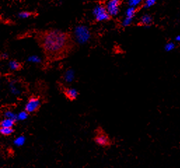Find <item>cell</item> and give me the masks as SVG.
Instances as JSON below:
<instances>
[{
  "label": "cell",
  "instance_id": "obj_7",
  "mask_svg": "<svg viewBox=\"0 0 180 168\" xmlns=\"http://www.w3.org/2000/svg\"><path fill=\"white\" fill-rule=\"evenodd\" d=\"M64 94L66 96V97L69 100H74L77 98L79 93L76 89L72 88H65L64 90Z\"/></svg>",
  "mask_w": 180,
  "mask_h": 168
},
{
  "label": "cell",
  "instance_id": "obj_15",
  "mask_svg": "<svg viewBox=\"0 0 180 168\" xmlns=\"http://www.w3.org/2000/svg\"><path fill=\"white\" fill-rule=\"evenodd\" d=\"M156 4V1H155V0H147V1H144V2H142V7L144 8H150L152 7V6H154V5H155Z\"/></svg>",
  "mask_w": 180,
  "mask_h": 168
},
{
  "label": "cell",
  "instance_id": "obj_5",
  "mask_svg": "<svg viewBox=\"0 0 180 168\" xmlns=\"http://www.w3.org/2000/svg\"><path fill=\"white\" fill-rule=\"evenodd\" d=\"M122 1L119 0H110L105 4L108 14L111 17L116 16L120 12V6Z\"/></svg>",
  "mask_w": 180,
  "mask_h": 168
},
{
  "label": "cell",
  "instance_id": "obj_16",
  "mask_svg": "<svg viewBox=\"0 0 180 168\" xmlns=\"http://www.w3.org/2000/svg\"><path fill=\"white\" fill-rule=\"evenodd\" d=\"M13 132V130L12 128H0V133L3 135H10L12 134Z\"/></svg>",
  "mask_w": 180,
  "mask_h": 168
},
{
  "label": "cell",
  "instance_id": "obj_18",
  "mask_svg": "<svg viewBox=\"0 0 180 168\" xmlns=\"http://www.w3.org/2000/svg\"><path fill=\"white\" fill-rule=\"evenodd\" d=\"M132 20H133V18L125 17V18H124V20L122 21L121 25L123 27H124V28H125V27H128L129 25H130L132 24Z\"/></svg>",
  "mask_w": 180,
  "mask_h": 168
},
{
  "label": "cell",
  "instance_id": "obj_11",
  "mask_svg": "<svg viewBox=\"0 0 180 168\" xmlns=\"http://www.w3.org/2000/svg\"><path fill=\"white\" fill-rule=\"evenodd\" d=\"M74 79V73L72 70H68L64 75V79L66 82H72Z\"/></svg>",
  "mask_w": 180,
  "mask_h": 168
},
{
  "label": "cell",
  "instance_id": "obj_9",
  "mask_svg": "<svg viewBox=\"0 0 180 168\" xmlns=\"http://www.w3.org/2000/svg\"><path fill=\"white\" fill-rule=\"evenodd\" d=\"M140 8H134V7H128L125 11V16L128 17V18H133V17L135 16L137 11L140 10Z\"/></svg>",
  "mask_w": 180,
  "mask_h": 168
},
{
  "label": "cell",
  "instance_id": "obj_25",
  "mask_svg": "<svg viewBox=\"0 0 180 168\" xmlns=\"http://www.w3.org/2000/svg\"><path fill=\"white\" fill-rule=\"evenodd\" d=\"M2 56H3V57H6V54H4V55H2Z\"/></svg>",
  "mask_w": 180,
  "mask_h": 168
},
{
  "label": "cell",
  "instance_id": "obj_20",
  "mask_svg": "<svg viewBox=\"0 0 180 168\" xmlns=\"http://www.w3.org/2000/svg\"><path fill=\"white\" fill-rule=\"evenodd\" d=\"M174 48H175V44L172 43V42H169V43H167L165 45V50L166 51H171Z\"/></svg>",
  "mask_w": 180,
  "mask_h": 168
},
{
  "label": "cell",
  "instance_id": "obj_13",
  "mask_svg": "<svg viewBox=\"0 0 180 168\" xmlns=\"http://www.w3.org/2000/svg\"><path fill=\"white\" fill-rule=\"evenodd\" d=\"M9 68L11 70H18L20 68V64L19 62L15 60H12L9 62Z\"/></svg>",
  "mask_w": 180,
  "mask_h": 168
},
{
  "label": "cell",
  "instance_id": "obj_14",
  "mask_svg": "<svg viewBox=\"0 0 180 168\" xmlns=\"http://www.w3.org/2000/svg\"><path fill=\"white\" fill-rule=\"evenodd\" d=\"M25 138L23 136H20L17 137L16 140H14V144L15 145H16L17 147H20V146L23 145L25 144Z\"/></svg>",
  "mask_w": 180,
  "mask_h": 168
},
{
  "label": "cell",
  "instance_id": "obj_4",
  "mask_svg": "<svg viewBox=\"0 0 180 168\" xmlns=\"http://www.w3.org/2000/svg\"><path fill=\"white\" fill-rule=\"evenodd\" d=\"M94 141L98 145L102 147H109L112 144L110 137L102 128H98L96 130Z\"/></svg>",
  "mask_w": 180,
  "mask_h": 168
},
{
  "label": "cell",
  "instance_id": "obj_2",
  "mask_svg": "<svg viewBox=\"0 0 180 168\" xmlns=\"http://www.w3.org/2000/svg\"><path fill=\"white\" fill-rule=\"evenodd\" d=\"M91 32L88 27L80 25L74 29V37L78 43L84 44L87 43L91 39Z\"/></svg>",
  "mask_w": 180,
  "mask_h": 168
},
{
  "label": "cell",
  "instance_id": "obj_23",
  "mask_svg": "<svg viewBox=\"0 0 180 168\" xmlns=\"http://www.w3.org/2000/svg\"><path fill=\"white\" fill-rule=\"evenodd\" d=\"M10 88H11V92H12L13 94L15 95H17L19 93V90L17 88L16 86H15L14 84H11V86H10Z\"/></svg>",
  "mask_w": 180,
  "mask_h": 168
},
{
  "label": "cell",
  "instance_id": "obj_3",
  "mask_svg": "<svg viewBox=\"0 0 180 168\" xmlns=\"http://www.w3.org/2000/svg\"><path fill=\"white\" fill-rule=\"evenodd\" d=\"M93 15L98 22L109 21L111 20V17L108 14L105 4H97L93 10Z\"/></svg>",
  "mask_w": 180,
  "mask_h": 168
},
{
  "label": "cell",
  "instance_id": "obj_6",
  "mask_svg": "<svg viewBox=\"0 0 180 168\" xmlns=\"http://www.w3.org/2000/svg\"><path fill=\"white\" fill-rule=\"evenodd\" d=\"M40 107V100L37 97H32L28 100L25 105V111L28 113H33Z\"/></svg>",
  "mask_w": 180,
  "mask_h": 168
},
{
  "label": "cell",
  "instance_id": "obj_24",
  "mask_svg": "<svg viewBox=\"0 0 180 168\" xmlns=\"http://www.w3.org/2000/svg\"><path fill=\"white\" fill-rule=\"evenodd\" d=\"M175 40L177 41H180V36H179V35H177V36L176 37Z\"/></svg>",
  "mask_w": 180,
  "mask_h": 168
},
{
  "label": "cell",
  "instance_id": "obj_1",
  "mask_svg": "<svg viewBox=\"0 0 180 168\" xmlns=\"http://www.w3.org/2000/svg\"><path fill=\"white\" fill-rule=\"evenodd\" d=\"M40 44L46 55L53 60L67 57L74 46L72 36L67 32L58 30L44 32L40 37Z\"/></svg>",
  "mask_w": 180,
  "mask_h": 168
},
{
  "label": "cell",
  "instance_id": "obj_10",
  "mask_svg": "<svg viewBox=\"0 0 180 168\" xmlns=\"http://www.w3.org/2000/svg\"><path fill=\"white\" fill-rule=\"evenodd\" d=\"M0 125H1V128H12L13 125H14V120L8 119V118H4V119L1 122Z\"/></svg>",
  "mask_w": 180,
  "mask_h": 168
},
{
  "label": "cell",
  "instance_id": "obj_17",
  "mask_svg": "<svg viewBox=\"0 0 180 168\" xmlns=\"http://www.w3.org/2000/svg\"><path fill=\"white\" fill-rule=\"evenodd\" d=\"M4 116L6 118H8V119H11L13 120H16L17 119V116L14 113H13L12 111H6L4 113Z\"/></svg>",
  "mask_w": 180,
  "mask_h": 168
},
{
  "label": "cell",
  "instance_id": "obj_22",
  "mask_svg": "<svg viewBox=\"0 0 180 168\" xmlns=\"http://www.w3.org/2000/svg\"><path fill=\"white\" fill-rule=\"evenodd\" d=\"M18 16L20 18H28L32 16V13L28 12V11H23V12L20 13Z\"/></svg>",
  "mask_w": 180,
  "mask_h": 168
},
{
  "label": "cell",
  "instance_id": "obj_21",
  "mask_svg": "<svg viewBox=\"0 0 180 168\" xmlns=\"http://www.w3.org/2000/svg\"><path fill=\"white\" fill-rule=\"evenodd\" d=\"M28 60L31 62H34V63H39L41 62V59L37 55L30 56L28 58Z\"/></svg>",
  "mask_w": 180,
  "mask_h": 168
},
{
  "label": "cell",
  "instance_id": "obj_19",
  "mask_svg": "<svg viewBox=\"0 0 180 168\" xmlns=\"http://www.w3.org/2000/svg\"><path fill=\"white\" fill-rule=\"evenodd\" d=\"M28 112L26 111H21L18 113V115L17 116V119L20 120H24L25 119H27L28 118Z\"/></svg>",
  "mask_w": 180,
  "mask_h": 168
},
{
  "label": "cell",
  "instance_id": "obj_12",
  "mask_svg": "<svg viewBox=\"0 0 180 168\" xmlns=\"http://www.w3.org/2000/svg\"><path fill=\"white\" fill-rule=\"evenodd\" d=\"M129 7H134V8H140V4H142V1L141 0H132L129 1L128 2ZM142 7V6H141Z\"/></svg>",
  "mask_w": 180,
  "mask_h": 168
},
{
  "label": "cell",
  "instance_id": "obj_8",
  "mask_svg": "<svg viewBox=\"0 0 180 168\" xmlns=\"http://www.w3.org/2000/svg\"><path fill=\"white\" fill-rule=\"evenodd\" d=\"M153 23V17L149 14H144L141 17L139 25L141 26L149 27Z\"/></svg>",
  "mask_w": 180,
  "mask_h": 168
}]
</instances>
